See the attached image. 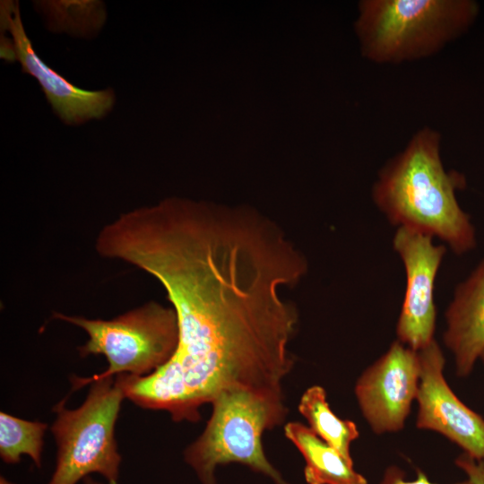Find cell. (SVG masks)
Masks as SVG:
<instances>
[{
    "label": "cell",
    "mask_w": 484,
    "mask_h": 484,
    "mask_svg": "<svg viewBox=\"0 0 484 484\" xmlns=\"http://www.w3.org/2000/svg\"><path fill=\"white\" fill-rule=\"evenodd\" d=\"M109 251L163 286L178 324L166 364L145 376L119 375L125 398L176 422H196L200 408L227 390L284 396L298 314L282 293L308 264L277 222L169 199L124 220Z\"/></svg>",
    "instance_id": "obj_1"
},
{
    "label": "cell",
    "mask_w": 484,
    "mask_h": 484,
    "mask_svg": "<svg viewBox=\"0 0 484 484\" xmlns=\"http://www.w3.org/2000/svg\"><path fill=\"white\" fill-rule=\"evenodd\" d=\"M440 143V134L429 127L415 133L379 170L372 200L392 225L437 238L462 255L475 248L476 231L456 196L465 177L445 169Z\"/></svg>",
    "instance_id": "obj_2"
},
{
    "label": "cell",
    "mask_w": 484,
    "mask_h": 484,
    "mask_svg": "<svg viewBox=\"0 0 484 484\" xmlns=\"http://www.w3.org/2000/svg\"><path fill=\"white\" fill-rule=\"evenodd\" d=\"M478 13L471 0H366L358 22L363 54L377 64L429 56L464 33Z\"/></svg>",
    "instance_id": "obj_3"
},
{
    "label": "cell",
    "mask_w": 484,
    "mask_h": 484,
    "mask_svg": "<svg viewBox=\"0 0 484 484\" xmlns=\"http://www.w3.org/2000/svg\"><path fill=\"white\" fill-rule=\"evenodd\" d=\"M211 404L212 411L203 433L184 451L185 462L201 483L216 484L218 465L238 462L274 484H290L267 459L262 442L264 432L286 418L284 396L232 389L220 393Z\"/></svg>",
    "instance_id": "obj_4"
},
{
    "label": "cell",
    "mask_w": 484,
    "mask_h": 484,
    "mask_svg": "<svg viewBox=\"0 0 484 484\" xmlns=\"http://www.w3.org/2000/svg\"><path fill=\"white\" fill-rule=\"evenodd\" d=\"M53 318L83 329L89 339L78 348L80 356L104 355L108 368L91 377L73 376L72 391L115 375L148 376L173 356L178 342V324L173 307L150 301L110 320L88 319L54 312Z\"/></svg>",
    "instance_id": "obj_5"
},
{
    "label": "cell",
    "mask_w": 484,
    "mask_h": 484,
    "mask_svg": "<svg viewBox=\"0 0 484 484\" xmlns=\"http://www.w3.org/2000/svg\"><path fill=\"white\" fill-rule=\"evenodd\" d=\"M125 397L120 376L91 383L83 403L66 409L65 400L55 407L51 432L57 445L56 462L48 484H77L99 473L108 484H118L122 457L115 425Z\"/></svg>",
    "instance_id": "obj_6"
},
{
    "label": "cell",
    "mask_w": 484,
    "mask_h": 484,
    "mask_svg": "<svg viewBox=\"0 0 484 484\" xmlns=\"http://www.w3.org/2000/svg\"><path fill=\"white\" fill-rule=\"evenodd\" d=\"M0 21L2 31L9 34L2 40V57L18 60L22 71L37 80L54 112L65 124L79 125L100 119L112 110L116 100L112 89L78 88L38 56L24 30L18 2H1Z\"/></svg>",
    "instance_id": "obj_7"
},
{
    "label": "cell",
    "mask_w": 484,
    "mask_h": 484,
    "mask_svg": "<svg viewBox=\"0 0 484 484\" xmlns=\"http://www.w3.org/2000/svg\"><path fill=\"white\" fill-rule=\"evenodd\" d=\"M419 375V350L396 340L359 376L355 396L362 416L374 433L381 435L403 429L417 397Z\"/></svg>",
    "instance_id": "obj_8"
},
{
    "label": "cell",
    "mask_w": 484,
    "mask_h": 484,
    "mask_svg": "<svg viewBox=\"0 0 484 484\" xmlns=\"http://www.w3.org/2000/svg\"><path fill=\"white\" fill-rule=\"evenodd\" d=\"M434 238L419 230L399 227L393 247L404 266L406 285L396 324L397 341L419 350L434 339L436 310L434 287L446 246L433 242Z\"/></svg>",
    "instance_id": "obj_9"
},
{
    "label": "cell",
    "mask_w": 484,
    "mask_h": 484,
    "mask_svg": "<svg viewBox=\"0 0 484 484\" xmlns=\"http://www.w3.org/2000/svg\"><path fill=\"white\" fill-rule=\"evenodd\" d=\"M419 355L417 428L437 432L469 456L484 459V418L463 403L447 384L439 344L434 340Z\"/></svg>",
    "instance_id": "obj_10"
},
{
    "label": "cell",
    "mask_w": 484,
    "mask_h": 484,
    "mask_svg": "<svg viewBox=\"0 0 484 484\" xmlns=\"http://www.w3.org/2000/svg\"><path fill=\"white\" fill-rule=\"evenodd\" d=\"M445 318L444 343L454 355L456 376L466 377L484 352V259L456 286Z\"/></svg>",
    "instance_id": "obj_11"
},
{
    "label": "cell",
    "mask_w": 484,
    "mask_h": 484,
    "mask_svg": "<svg viewBox=\"0 0 484 484\" xmlns=\"http://www.w3.org/2000/svg\"><path fill=\"white\" fill-rule=\"evenodd\" d=\"M284 434L305 460L304 477L307 484H367L353 464L309 427L298 421L289 422Z\"/></svg>",
    "instance_id": "obj_12"
},
{
    "label": "cell",
    "mask_w": 484,
    "mask_h": 484,
    "mask_svg": "<svg viewBox=\"0 0 484 484\" xmlns=\"http://www.w3.org/2000/svg\"><path fill=\"white\" fill-rule=\"evenodd\" d=\"M298 410L313 432L353 464L350 445L359 436L358 427L352 420L340 419L333 412L322 386L307 388L300 398Z\"/></svg>",
    "instance_id": "obj_13"
},
{
    "label": "cell",
    "mask_w": 484,
    "mask_h": 484,
    "mask_svg": "<svg viewBox=\"0 0 484 484\" xmlns=\"http://www.w3.org/2000/svg\"><path fill=\"white\" fill-rule=\"evenodd\" d=\"M48 425L40 421H29L11 414L0 412V456L7 464L20 462L27 454L33 463L42 465L43 437Z\"/></svg>",
    "instance_id": "obj_14"
},
{
    "label": "cell",
    "mask_w": 484,
    "mask_h": 484,
    "mask_svg": "<svg viewBox=\"0 0 484 484\" xmlns=\"http://www.w3.org/2000/svg\"><path fill=\"white\" fill-rule=\"evenodd\" d=\"M454 462L471 484H484V459L476 460L462 453L455 458Z\"/></svg>",
    "instance_id": "obj_15"
},
{
    "label": "cell",
    "mask_w": 484,
    "mask_h": 484,
    "mask_svg": "<svg viewBox=\"0 0 484 484\" xmlns=\"http://www.w3.org/2000/svg\"><path fill=\"white\" fill-rule=\"evenodd\" d=\"M380 484H436L431 482L427 475L419 471L417 478L413 480H406L404 471L397 466H390L386 469ZM453 484H471V482L466 479L465 480L453 483Z\"/></svg>",
    "instance_id": "obj_16"
},
{
    "label": "cell",
    "mask_w": 484,
    "mask_h": 484,
    "mask_svg": "<svg viewBox=\"0 0 484 484\" xmlns=\"http://www.w3.org/2000/svg\"><path fill=\"white\" fill-rule=\"evenodd\" d=\"M83 484H102V483L96 481L92 478L88 476L83 480Z\"/></svg>",
    "instance_id": "obj_17"
},
{
    "label": "cell",
    "mask_w": 484,
    "mask_h": 484,
    "mask_svg": "<svg viewBox=\"0 0 484 484\" xmlns=\"http://www.w3.org/2000/svg\"><path fill=\"white\" fill-rule=\"evenodd\" d=\"M0 484H14V483L9 481L5 477L1 476Z\"/></svg>",
    "instance_id": "obj_18"
},
{
    "label": "cell",
    "mask_w": 484,
    "mask_h": 484,
    "mask_svg": "<svg viewBox=\"0 0 484 484\" xmlns=\"http://www.w3.org/2000/svg\"><path fill=\"white\" fill-rule=\"evenodd\" d=\"M480 359L482 361V363H483V365H484V352H483L482 355L480 356Z\"/></svg>",
    "instance_id": "obj_19"
}]
</instances>
